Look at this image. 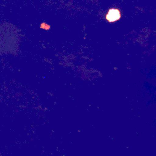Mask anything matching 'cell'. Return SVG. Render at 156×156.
<instances>
[{
	"label": "cell",
	"mask_w": 156,
	"mask_h": 156,
	"mask_svg": "<svg viewBox=\"0 0 156 156\" xmlns=\"http://www.w3.org/2000/svg\"><path fill=\"white\" fill-rule=\"evenodd\" d=\"M121 17L120 12L118 9H111L106 15V19L109 22H113L119 20Z\"/></svg>",
	"instance_id": "6da1fadb"
}]
</instances>
